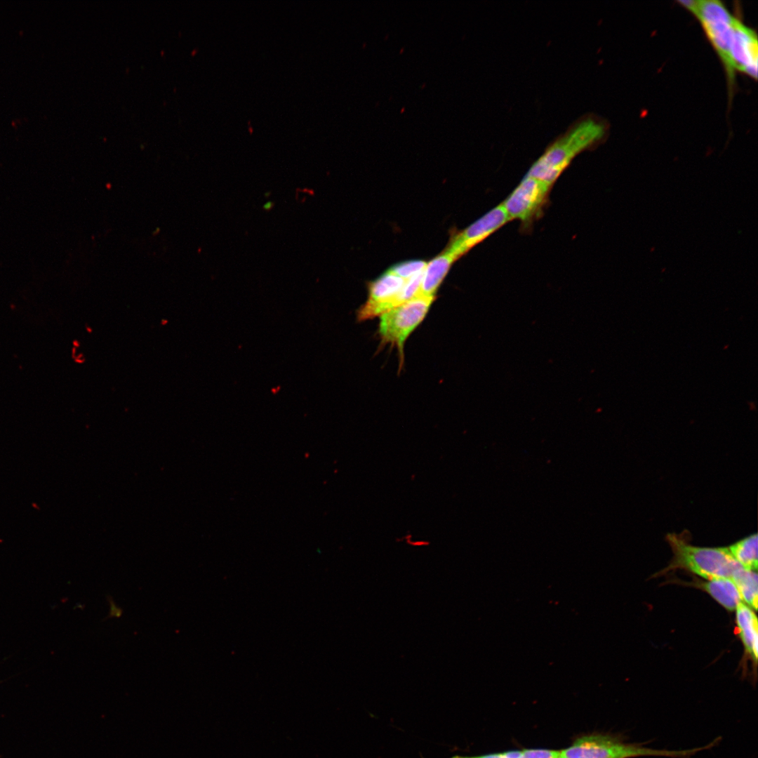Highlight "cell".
<instances>
[{
	"instance_id": "1",
	"label": "cell",
	"mask_w": 758,
	"mask_h": 758,
	"mask_svg": "<svg viewBox=\"0 0 758 758\" xmlns=\"http://www.w3.org/2000/svg\"><path fill=\"white\" fill-rule=\"evenodd\" d=\"M606 130V124L599 118L583 115L550 143L527 175L552 185L575 157L603 140Z\"/></svg>"
},
{
	"instance_id": "2",
	"label": "cell",
	"mask_w": 758,
	"mask_h": 758,
	"mask_svg": "<svg viewBox=\"0 0 758 758\" xmlns=\"http://www.w3.org/2000/svg\"><path fill=\"white\" fill-rule=\"evenodd\" d=\"M666 540L673 553L667 570L683 568L707 580L730 578L743 566L728 547H705L689 543V533H668Z\"/></svg>"
},
{
	"instance_id": "3",
	"label": "cell",
	"mask_w": 758,
	"mask_h": 758,
	"mask_svg": "<svg viewBox=\"0 0 758 758\" xmlns=\"http://www.w3.org/2000/svg\"><path fill=\"white\" fill-rule=\"evenodd\" d=\"M704 747L684 750H656L624 743L604 735L585 736L578 738L572 745L560 751L566 758H634L638 757H686L712 747Z\"/></svg>"
},
{
	"instance_id": "4",
	"label": "cell",
	"mask_w": 758,
	"mask_h": 758,
	"mask_svg": "<svg viewBox=\"0 0 758 758\" xmlns=\"http://www.w3.org/2000/svg\"><path fill=\"white\" fill-rule=\"evenodd\" d=\"M434 296L418 295L381 315L380 333L383 343L396 345L403 355L404 344L423 321Z\"/></svg>"
},
{
	"instance_id": "5",
	"label": "cell",
	"mask_w": 758,
	"mask_h": 758,
	"mask_svg": "<svg viewBox=\"0 0 758 758\" xmlns=\"http://www.w3.org/2000/svg\"><path fill=\"white\" fill-rule=\"evenodd\" d=\"M552 185L526 175L502 205L510 220L527 225L542 213Z\"/></svg>"
},
{
	"instance_id": "6",
	"label": "cell",
	"mask_w": 758,
	"mask_h": 758,
	"mask_svg": "<svg viewBox=\"0 0 758 758\" xmlns=\"http://www.w3.org/2000/svg\"><path fill=\"white\" fill-rule=\"evenodd\" d=\"M693 13L700 20L728 72L729 50L736 18L722 2L715 0L698 1Z\"/></svg>"
},
{
	"instance_id": "7",
	"label": "cell",
	"mask_w": 758,
	"mask_h": 758,
	"mask_svg": "<svg viewBox=\"0 0 758 758\" xmlns=\"http://www.w3.org/2000/svg\"><path fill=\"white\" fill-rule=\"evenodd\" d=\"M406 280L388 270L368 285V298L358 312L359 321L382 315L399 306L398 297Z\"/></svg>"
},
{
	"instance_id": "8",
	"label": "cell",
	"mask_w": 758,
	"mask_h": 758,
	"mask_svg": "<svg viewBox=\"0 0 758 758\" xmlns=\"http://www.w3.org/2000/svg\"><path fill=\"white\" fill-rule=\"evenodd\" d=\"M757 58L756 33L736 18L729 56V77L736 69L757 79Z\"/></svg>"
},
{
	"instance_id": "9",
	"label": "cell",
	"mask_w": 758,
	"mask_h": 758,
	"mask_svg": "<svg viewBox=\"0 0 758 758\" xmlns=\"http://www.w3.org/2000/svg\"><path fill=\"white\" fill-rule=\"evenodd\" d=\"M509 221L500 204L456 234L446 250L458 259Z\"/></svg>"
},
{
	"instance_id": "10",
	"label": "cell",
	"mask_w": 758,
	"mask_h": 758,
	"mask_svg": "<svg viewBox=\"0 0 758 758\" xmlns=\"http://www.w3.org/2000/svg\"><path fill=\"white\" fill-rule=\"evenodd\" d=\"M457 258L448 250L426 265L418 295L434 296L438 287Z\"/></svg>"
},
{
	"instance_id": "11",
	"label": "cell",
	"mask_w": 758,
	"mask_h": 758,
	"mask_svg": "<svg viewBox=\"0 0 758 758\" xmlns=\"http://www.w3.org/2000/svg\"><path fill=\"white\" fill-rule=\"evenodd\" d=\"M736 623L746 652L756 662L758 651V622L755 613L743 603L736 608Z\"/></svg>"
},
{
	"instance_id": "12",
	"label": "cell",
	"mask_w": 758,
	"mask_h": 758,
	"mask_svg": "<svg viewBox=\"0 0 758 758\" xmlns=\"http://www.w3.org/2000/svg\"><path fill=\"white\" fill-rule=\"evenodd\" d=\"M696 584L729 611L736 609L742 602L738 588L730 578H715Z\"/></svg>"
},
{
	"instance_id": "13",
	"label": "cell",
	"mask_w": 758,
	"mask_h": 758,
	"mask_svg": "<svg viewBox=\"0 0 758 758\" xmlns=\"http://www.w3.org/2000/svg\"><path fill=\"white\" fill-rule=\"evenodd\" d=\"M734 559L745 569L757 571V534H751L728 547Z\"/></svg>"
},
{
	"instance_id": "14",
	"label": "cell",
	"mask_w": 758,
	"mask_h": 758,
	"mask_svg": "<svg viewBox=\"0 0 758 758\" xmlns=\"http://www.w3.org/2000/svg\"><path fill=\"white\" fill-rule=\"evenodd\" d=\"M731 580L738 588L742 601L754 611L757 609L758 587L757 571L740 568L733 575Z\"/></svg>"
},
{
	"instance_id": "15",
	"label": "cell",
	"mask_w": 758,
	"mask_h": 758,
	"mask_svg": "<svg viewBox=\"0 0 758 758\" xmlns=\"http://www.w3.org/2000/svg\"><path fill=\"white\" fill-rule=\"evenodd\" d=\"M427 263L423 260H408L392 266L389 272L407 280L425 270Z\"/></svg>"
},
{
	"instance_id": "16",
	"label": "cell",
	"mask_w": 758,
	"mask_h": 758,
	"mask_svg": "<svg viewBox=\"0 0 758 758\" xmlns=\"http://www.w3.org/2000/svg\"><path fill=\"white\" fill-rule=\"evenodd\" d=\"M560 751L546 749H525L520 750L518 758H557Z\"/></svg>"
},
{
	"instance_id": "17",
	"label": "cell",
	"mask_w": 758,
	"mask_h": 758,
	"mask_svg": "<svg viewBox=\"0 0 758 758\" xmlns=\"http://www.w3.org/2000/svg\"><path fill=\"white\" fill-rule=\"evenodd\" d=\"M519 753L520 750H514L473 757L456 755L450 758H518Z\"/></svg>"
},
{
	"instance_id": "18",
	"label": "cell",
	"mask_w": 758,
	"mask_h": 758,
	"mask_svg": "<svg viewBox=\"0 0 758 758\" xmlns=\"http://www.w3.org/2000/svg\"><path fill=\"white\" fill-rule=\"evenodd\" d=\"M273 205L274 204L272 201H267L264 204L263 209L265 211H270L272 208Z\"/></svg>"
},
{
	"instance_id": "19",
	"label": "cell",
	"mask_w": 758,
	"mask_h": 758,
	"mask_svg": "<svg viewBox=\"0 0 758 758\" xmlns=\"http://www.w3.org/2000/svg\"><path fill=\"white\" fill-rule=\"evenodd\" d=\"M557 758H566V757H561V756L560 755V756H559V757H557Z\"/></svg>"
}]
</instances>
